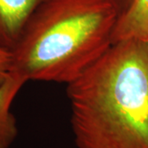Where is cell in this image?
I'll return each instance as SVG.
<instances>
[{"label": "cell", "mask_w": 148, "mask_h": 148, "mask_svg": "<svg viewBox=\"0 0 148 148\" xmlns=\"http://www.w3.org/2000/svg\"><path fill=\"white\" fill-rule=\"evenodd\" d=\"M67 86L77 148H148V40L113 44Z\"/></svg>", "instance_id": "1"}, {"label": "cell", "mask_w": 148, "mask_h": 148, "mask_svg": "<svg viewBox=\"0 0 148 148\" xmlns=\"http://www.w3.org/2000/svg\"><path fill=\"white\" fill-rule=\"evenodd\" d=\"M119 15L113 0H47L11 50V73L27 82H73L113 45Z\"/></svg>", "instance_id": "2"}, {"label": "cell", "mask_w": 148, "mask_h": 148, "mask_svg": "<svg viewBox=\"0 0 148 148\" xmlns=\"http://www.w3.org/2000/svg\"><path fill=\"white\" fill-rule=\"evenodd\" d=\"M47 0H0V47L12 50L27 22Z\"/></svg>", "instance_id": "3"}, {"label": "cell", "mask_w": 148, "mask_h": 148, "mask_svg": "<svg viewBox=\"0 0 148 148\" xmlns=\"http://www.w3.org/2000/svg\"><path fill=\"white\" fill-rule=\"evenodd\" d=\"M27 80L10 73L0 86V148H10L18 134L16 119L11 111L16 96Z\"/></svg>", "instance_id": "4"}, {"label": "cell", "mask_w": 148, "mask_h": 148, "mask_svg": "<svg viewBox=\"0 0 148 148\" xmlns=\"http://www.w3.org/2000/svg\"><path fill=\"white\" fill-rule=\"evenodd\" d=\"M130 39L148 40V0H132L118 19L113 44Z\"/></svg>", "instance_id": "5"}, {"label": "cell", "mask_w": 148, "mask_h": 148, "mask_svg": "<svg viewBox=\"0 0 148 148\" xmlns=\"http://www.w3.org/2000/svg\"><path fill=\"white\" fill-rule=\"evenodd\" d=\"M12 52L0 47V86L3 84L11 73Z\"/></svg>", "instance_id": "6"}, {"label": "cell", "mask_w": 148, "mask_h": 148, "mask_svg": "<svg viewBox=\"0 0 148 148\" xmlns=\"http://www.w3.org/2000/svg\"><path fill=\"white\" fill-rule=\"evenodd\" d=\"M113 1L118 7L119 10L120 12V15L127 9L132 2V0H113Z\"/></svg>", "instance_id": "7"}]
</instances>
